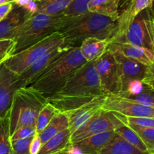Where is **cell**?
I'll list each match as a JSON object with an SVG mask.
<instances>
[{
    "label": "cell",
    "instance_id": "cell-5",
    "mask_svg": "<svg viewBox=\"0 0 154 154\" xmlns=\"http://www.w3.org/2000/svg\"><path fill=\"white\" fill-rule=\"evenodd\" d=\"M63 45H66L64 38L59 32H55L29 48L14 54L4 65L14 73L20 75L36 60L52 50Z\"/></svg>",
    "mask_w": 154,
    "mask_h": 154
},
{
    "label": "cell",
    "instance_id": "cell-33",
    "mask_svg": "<svg viewBox=\"0 0 154 154\" xmlns=\"http://www.w3.org/2000/svg\"><path fill=\"white\" fill-rule=\"evenodd\" d=\"M32 137L11 140L12 154H30L29 146Z\"/></svg>",
    "mask_w": 154,
    "mask_h": 154
},
{
    "label": "cell",
    "instance_id": "cell-31",
    "mask_svg": "<svg viewBox=\"0 0 154 154\" xmlns=\"http://www.w3.org/2000/svg\"><path fill=\"white\" fill-rule=\"evenodd\" d=\"M93 0H72L69 7L63 11V16H72L88 11L87 6Z\"/></svg>",
    "mask_w": 154,
    "mask_h": 154
},
{
    "label": "cell",
    "instance_id": "cell-25",
    "mask_svg": "<svg viewBox=\"0 0 154 154\" xmlns=\"http://www.w3.org/2000/svg\"><path fill=\"white\" fill-rule=\"evenodd\" d=\"M37 13L49 16L63 14L72 0H35Z\"/></svg>",
    "mask_w": 154,
    "mask_h": 154
},
{
    "label": "cell",
    "instance_id": "cell-10",
    "mask_svg": "<svg viewBox=\"0 0 154 154\" xmlns=\"http://www.w3.org/2000/svg\"><path fill=\"white\" fill-rule=\"evenodd\" d=\"M149 8L137 14L129 25L123 42L146 48L154 54L153 44L149 34Z\"/></svg>",
    "mask_w": 154,
    "mask_h": 154
},
{
    "label": "cell",
    "instance_id": "cell-11",
    "mask_svg": "<svg viewBox=\"0 0 154 154\" xmlns=\"http://www.w3.org/2000/svg\"><path fill=\"white\" fill-rule=\"evenodd\" d=\"M121 1V0H120ZM154 0H122V12L117 21V30L109 42H123L129 25L137 14L150 7Z\"/></svg>",
    "mask_w": 154,
    "mask_h": 154
},
{
    "label": "cell",
    "instance_id": "cell-12",
    "mask_svg": "<svg viewBox=\"0 0 154 154\" xmlns=\"http://www.w3.org/2000/svg\"><path fill=\"white\" fill-rule=\"evenodd\" d=\"M70 47L66 45L59 47L52 50L48 54L44 55L38 60H36L29 67L27 68L23 72L18 75L19 77V87L29 86L41 73L44 72L52 63L63 57L67 53Z\"/></svg>",
    "mask_w": 154,
    "mask_h": 154
},
{
    "label": "cell",
    "instance_id": "cell-32",
    "mask_svg": "<svg viewBox=\"0 0 154 154\" xmlns=\"http://www.w3.org/2000/svg\"><path fill=\"white\" fill-rule=\"evenodd\" d=\"M16 42L14 39L0 40V66L4 64L9 57L14 54Z\"/></svg>",
    "mask_w": 154,
    "mask_h": 154
},
{
    "label": "cell",
    "instance_id": "cell-24",
    "mask_svg": "<svg viewBox=\"0 0 154 154\" xmlns=\"http://www.w3.org/2000/svg\"><path fill=\"white\" fill-rule=\"evenodd\" d=\"M66 128H69V120L67 116L66 113L58 112L54 115L45 129L38 134L42 145L54 135Z\"/></svg>",
    "mask_w": 154,
    "mask_h": 154
},
{
    "label": "cell",
    "instance_id": "cell-21",
    "mask_svg": "<svg viewBox=\"0 0 154 154\" xmlns=\"http://www.w3.org/2000/svg\"><path fill=\"white\" fill-rule=\"evenodd\" d=\"M72 132L69 128L60 131L45 142L38 154H56L66 150L71 146Z\"/></svg>",
    "mask_w": 154,
    "mask_h": 154
},
{
    "label": "cell",
    "instance_id": "cell-16",
    "mask_svg": "<svg viewBox=\"0 0 154 154\" xmlns=\"http://www.w3.org/2000/svg\"><path fill=\"white\" fill-rule=\"evenodd\" d=\"M31 15L23 8L13 3V8L8 14L0 21V40L14 39L21 26Z\"/></svg>",
    "mask_w": 154,
    "mask_h": 154
},
{
    "label": "cell",
    "instance_id": "cell-14",
    "mask_svg": "<svg viewBox=\"0 0 154 154\" xmlns=\"http://www.w3.org/2000/svg\"><path fill=\"white\" fill-rule=\"evenodd\" d=\"M106 96L96 97L87 104L75 110L66 112L69 128L72 134L85 125L99 110L102 108Z\"/></svg>",
    "mask_w": 154,
    "mask_h": 154
},
{
    "label": "cell",
    "instance_id": "cell-44",
    "mask_svg": "<svg viewBox=\"0 0 154 154\" xmlns=\"http://www.w3.org/2000/svg\"><path fill=\"white\" fill-rule=\"evenodd\" d=\"M150 154H154V152H151V153H150Z\"/></svg>",
    "mask_w": 154,
    "mask_h": 154
},
{
    "label": "cell",
    "instance_id": "cell-40",
    "mask_svg": "<svg viewBox=\"0 0 154 154\" xmlns=\"http://www.w3.org/2000/svg\"><path fill=\"white\" fill-rule=\"evenodd\" d=\"M29 2L30 0H15L13 3L14 5H16L20 6V7L25 8L29 4Z\"/></svg>",
    "mask_w": 154,
    "mask_h": 154
},
{
    "label": "cell",
    "instance_id": "cell-13",
    "mask_svg": "<svg viewBox=\"0 0 154 154\" xmlns=\"http://www.w3.org/2000/svg\"><path fill=\"white\" fill-rule=\"evenodd\" d=\"M110 51L114 55L117 66H118L120 80H121V92L120 94L123 93V91L126 88V85L129 81L134 79L142 81L145 78L149 66L143 64L136 60L127 58L118 51Z\"/></svg>",
    "mask_w": 154,
    "mask_h": 154
},
{
    "label": "cell",
    "instance_id": "cell-9",
    "mask_svg": "<svg viewBox=\"0 0 154 154\" xmlns=\"http://www.w3.org/2000/svg\"><path fill=\"white\" fill-rule=\"evenodd\" d=\"M102 108L126 117L154 118V106L144 105L118 95L105 97Z\"/></svg>",
    "mask_w": 154,
    "mask_h": 154
},
{
    "label": "cell",
    "instance_id": "cell-20",
    "mask_svg": "<svg viewBox=\"0 0 154 154\" xmlns=\"http://www.w3.org/2000/svg\"><path fill=\"white\" fill-rule=\"evenodd\" d=\"M109 42L106 39L90 37L84 39L79 48L81 54L87 62L95 61L102 57L108 50Z\"/></svg>",
    "mask_w": 154,
    "mask_h": 154
},
{
    "label": "cell",
    "instance_id": "cell-27",
    "mask_svg": "<svg viewBox=\"0 0 154 154\" xmlns=\"http://www.w3.org/2000/svg\"><path fill=\"white\" fill-rule=\"evenodd\" d=\"M114 131H115L116 134L123 137L128 143L132 144V146L136 147L139 150L142 151L144 152H147V153H150L147 146L144 144V142L142 141L141 137L138 136V134L131 127H129L128 124L121 125L120 127L117 128Z\"/></svg>",
    "mask_w": 154,
    "mask_h": 154
},
{
    "label": "cell",
    "instance_id": "cell-19",
    "mask_svg": "<svg viewBox=\"0 0 154 154\" xmlns=\"http://www.w3.org/2000/svg\"><path fill=\"white\" fill-rule=\"evenodd\" d=\"M96 98V97H94ZM93 97L68 96V95H54L46 98V101L54 106L59 112L66 113L78 108L93 100Z\"/></svg>",
    "mask_w": 154,
    "mask_h": 154
},
{
    "label": "cell",
    "instance_id": "cell-4",
    "mask_svg": "<svg viewBox=\"0 0 154 154\" xmlns=\"http://www.w3.org/2000/svg\"><path fill=\"white\" fill-rule=\"evenodd\" d=\"M62 16L63 14L49 16L40 13L31 15L21 26L15 37L14 54L57 32L59 21Z\"/></svg>",
    "mask_w": 154,
    "mask_h": 154
},
{
    "label": "cell",
    "instance_id": "cell-28",
    "mask_svg": "<svg viewBox=\"0 0 154 154\" xmlns=\"http://www.w3.org/2000/svg\"><path fill=\"white\" fill-rule=\"evenodd\" d=\"M58 112V110L54 106L47 102V104L39 112L38 116L35 123L36 134H38L39 133L42 132L45 129V127L48 125V123L51 122L54 115Z\"/></svg>",
    "mask_w": 154,
    "mask_h": 154
},
{
    "label": "cell",
    "instance_id": "cell-18",
    "mask_svg": "<svg viewBox=\"0 0 154 154\" xmlns=\"http://www.w3.org/2000/svg\"><path fill=\"white\" fill-rule=\"evenodd\" d=\"M114 134V131H105L90 136L72 145L79 149L83 154H99Z\"/></svg>",
    "mask_w": 154,
    "mask_h": 154
},
{
    "label": "cell",
    "instance_id": "cell-7",
    "mask_svg": "<svg viewBox=\"0 0 154 154\" xmlns=\"http://www.w3.org/2000/svg\"><path fill=\"white\" fill-rule=\"evenodd\" d=\"M125 124H127L126 116L102 108L85 125L72 133L71 144H74L95 134L105 131H115L117 128Z\"/></svg>",
    "mask_w": 154,
    "mask_h": 154
},
{
    "label": "cell",
    "instance_id": "cell-43",
    "mask_svg": "<svg viewBox=\"0 0 154 154\" xmlns=\"http://www.w3.org/2000/svg\"><path fill=\"white\" fill-rule=\"evenodd\" d=\"M56 154H68L67 153V149H66V150H64V151H62V152H58V153H56Z\"/></svg>",
    "mask_w": 154,
    "mask_h": 154
},
{
    "label": "cell",
    "instance_id": "cell-17",
    "mask_svg": "<svg viewBox=\"0 0 154 154\" xmlns=\"http://www.w3.org/2000/svg\"><path fill=\"white\" fill-rule=\"evenodd\" d=\"M108 50L118 51L127 58L136 60L147 66H150L154 61L153 53L146 48L136 46L128 42H109Z\"/></svg>",
    "mask_w": 154,
    "mask_h": 154
},
{
    "label": "cell",
    "instance_id": "cell-30",
    "mask_svg": "<svg viewBox=\"0 0 154 154\" xmlns=\"http://www.w3.org/2000/svg\"><path fill=\"white\" fill-rule=\"evenodd\" d=\"M125 98H127L139 104H144V105L154 106V90L148 85L145 84L144 88L139 94L126 97Z\"/></svg>",
    "mask_w": 154,
    "mask_h": 154
},
{
    "label": "cell",
    "instance_id": "cell-22",
    "mask_svg": "<svg viewBox=\"0 0 154 154\" xmlns=\"http://www.w3.org/2000/svg\"><path fill=\"white\" fill-rule=\"evenodd\" d=\"M120 0H93L87 6L88 11L111 18L117 21L120 15Z\"/></svg>",
    "mask_w": 154,
    "mask_h": 154
},
{
    "label": "cell",
    "instance_id": "cell-29",
    "mask_svg": "<svg viewBox=\"0 0 154 154\" xmlns=\"http://www.w3.org/2000/svg\"><path fill=\"white\" fill-rule=\"evenodd\" d=\"M129 125L141 137L142 141L147 146L149 152H154V128H146L134 125Z\"/></svg>",
    "mask_w": 154,
    "mask_h": 154
},
{
    "label": "cell",
    "instance_id": "cell-38",
    "mask_svg": "<svg viewBox=\"0 0 154 154\" xmlns=\"http://www.w3.org/2000/svg\"><path fill=\"white\" fill-rule=\"evenodd\" d=\"M149 11H150V16H149L148 21V30L149 34H150V39H151L152 44H153V49H154V15L150 10V8L149 7Z\"/></svg>",
    "mask_w": 154,
    "mask_h": 154
},
{
    "label": "cell",
    "instance_id": "cell-3",
    "mask_svg": "<svg viewBox=\"0 0 154 154\" xmlns=\"http://www.w3.org/2000/svg\"><path fill=\"white\" fill-rule=\"evenodd\" d=\"M46 104V98L30 87L17 89L9 110L11 135L22 127L35 126L39 112Z\"/></svg>",
    "mask_w": 154,
    "mask_h": 154
},
{
    "label": "cell",
    "instance_id": "cell-26",
    "mask_svg": "<svg viewBox=\"0 0 154 154\" xmlns=\"http://www.w3.org/2000/svg\"><path fill=\"white\" fill-rule=\"evenodd\" d=\"M0 154H12L9 111L0 116Z\"/></svg>",
    "mask_w": 154,
    "mask_h": 154
},
{
    "label": "cell",
    "instance_id": "cell-23",
    "mask_svg": "<svg viewBox=\"0 0 154 154\" xmlns=\"http://www.w3.org/2000/svg\"><path fill=\"white\" fill-rule=\"evenodd\" d=\"M99 154H150L139 150L117 134L110 140Z\"/></svg>",
    "mask_w": 154,
    "mask_h": 154
},
{
    "label": "cell",
    "instance_id": "cell-34",
    "mask_svg": "<svg viewBox=\"0 0 154 154\" xmlns=\"http://www.w3.org/2000/svg\"><path fill=\"white\" fill-rule=\"evenodd\" d=\"M36 134L35 126H24L17 130L14 133L11 135V140H21V139L28 138L33 137Z\"/></svg>",
    "mask_w": 154,
    "mask_h": 154
},
{
    "label": "cell",
    "instance_id": "cell-37",
    "mask_svg": "<svg viewBox=\"0 0 154 154\" xmlns=\"http://www.w3.org/2000/svg\"><path fill=\"white\" fill-rule=\"evenodd\" d=\"M143 82L148 85L150 88L154 90V61L152 64L148 66L147 74L144 79L142 80Z\"/></svg>",
    "mask_w": 154,
    "mask_h": 154
},
{
    "label": "cell",
    "instance_id": "cell-1",
    "mask_svg": "<svg viewBox=\"0 0 154 154\" xmlns=\"http://www.w3.org/2000/svg\"><path fill=\"white\" fill-rule=\"evenodd\" d=\"M117 21L107 16L87 11L72 16H62L59 21L57 32L64 38L70 48L79 47L84 39L95 37L106 39L114 37L117 30Z\"/></svg>",
    "mask_w": 154,
    "mask_h": 154
},
{
    "label": "cell",
    "instance_id": "cell-41",
    "mask_svg": "<svg viewBox=\"0 0 154 154\" xmlns=\"http://www.w3.org/2000/svg\"><path fill=\"white\" fill-rule=\"evenodd\" d=\"M14 1L15 0H0V5L6 4V3H10V2L13 3Z\"/></svg>",
    "mask_w": 154,
    "mask_h": 154
},
{
    "label": "cell",
    "instance_id": "cell-15",
    "mask_svg": "<svg viewBox=\"0 0 154 154\" xmlns=\"http://www.w3.org/2000/svg\"><path fill=\"white\" fill-rule=\"evenodd\" d=\"M19 77L4 64L0 66V116L10 110L14 94L19 88Z\"/></svg>",
    "mask_w": 154,
    "mask_h": 154
},
{
    "label": "cell",
    "instance_id": "cell-2",
    "mask_svg": "<svg viewBox=\"0 0 154 154\" xmlns=\"http://www.w3.org/2000/svg\"><path fill=\"white\" fill-rule=\"evenodd\" d=\"M87 62L79 47L69 48L63 57L48 66L28 87L44 98H49L60 91L75 71Z\"/></svg>",
    "mask_w": 154,
    "mask_h": 154
},
{
    "label": "cell",
    "instance_id": "cell-36",
    "mask_svg": "<svg viewBox=\"0 0 154 154\" xmlns=\"http://www.w3.org/2000/svg\"><path fill=\"white\" fill-rule=\"evenodd\" d=\"M42 146V141H41L39 136L38 134H35L33 136L32 139L31 140L29 146V152L30 154H38L41 147Z\"/></svg>",
    "mask_w": 154,
    "mask_h": 154
},
{
    "label": "cell",
    "instance_id": "cell-35",
    "mask_svg": "<svg viewBox=\"0 0 154 154\" xmlns=\"http://www.w3.org/2000/svg\"><path fill=\"white\" fill-rule=\"evenodd\" d=\"M127 124L146 128H154V118L126 117Z\"/></svg>",
    "mask_w": 154,
    "mask_h": 154
},
{
    "label": "cell",
    "instance_id": "cell-42",
    "mask_svg": "<svg viewBox=\"0 0 154 154\" xmlns=\"http://www.w3.org/2000/svg\"><path fill=\"white\" fill-rule=\"evenodd\" d=\"M150 9H151L152 12H153V14H154V1H153V4L151 5V6H150Z\"/></svg>",
    "mask_w": 154,
    "mask_h": 154
},
{
    "label": "cell",
    "instance_id": "cell-45",
    "mask_svg": "<svg viewBox=\"0 0 154 154\" xmlns=\"http://www.w3.org/2000/svg\"><path fill=\"white\" fill-rule=\"evenodd\" d=\"M150 10H151V9H150ZM153 15H154V14H153Z\"/></svg>",
    "mask_w": 154,
    "mask_h": 154
},
{
    "label": "cell",
    "instance_id": "cell-39",
    "mask_svg": "<svg viewBox=\"0 0 154 154\" xmlns=\"http://www.w3.org/2000/svg\"><path fill=\"white\" fill-rule=\"evenodd\" d=\"M12 8H13V3L12 2L0 5V21L4 19L8 14Z\"/></svg>",
    "mask_w": 154,
    "mask_h": 154
},
{
    "label": "cell",
    "instance_id": "cell-8",
    "mask_svg": "<svg viewBox=\"0 0 154 154\" xmlns=\"http://www.w3.org/2000/svg\"><path fill=\"white\" fill-rule=\"evenodd\" d=\"M101 89L105 96L119 95L121 92V80L118 66L112 53L106 52L96 60Z\"/></svg>",
    "mask_w": 154,
    "mask_h": 154
},
{
    "label": "cell",
    "instance_id": "cell-6",
    "mask_svg": "<svg viewBox=\"0 0 154 154\" xmlns=\"http://www.w3.org/2000/svg\"><path fill=\"white\" fill-rule=\"evenodd\" d=\"M55 95L68 96H105L101 89L95 61L87 62L75 71L60 91Z\"/></svg>",
    "mask_w": 154,
    "mask_h": 154
}]
</instances>
